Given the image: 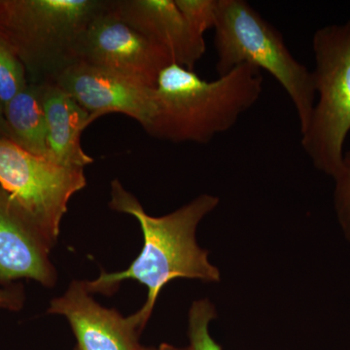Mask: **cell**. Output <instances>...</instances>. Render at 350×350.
<instances>
[{"label": "cell", "mask_w": 350, "mask_h": 350, "mask_svg": "<svg viewBox=\"0 0 350 350\" xmlns=\"http://www.w3.org/2000/svg\"><path fill=\"white\" fill-rule=\"evenodd\" d=\"M219 198L200 195L174 213L153 217L145 213L135 196L129 193L119 180L111 184L110 208L133 216L144 234L142 253L130 267L118 273L101 271L92 282H84L90 294H110L120 283L137 280L148 289L144 306L133 314L140 330L144 328L153 312L163 287L176 278L216 282L220 280L219 269L208 261V253L197 243L198 226L207 214L217 207Z\"/></svg>", "instance_id": "cell-1"}, {"label": "cell", "mask_w": 350, "mask_h": 350, "mask_svg": "<svg viewBox=\"0 0 350 350\" xmlns=\"http://www.w3.org/2000/svg\"><path fill=\"white\" fill-rule=\"evenodd\" d=\"M262 92V71L248 64L207 81L172 64L159 76L155 111L144 131L174 144H207L231 130Z\"/></svg>", "instance_id": "cell-2"}, {"label": "cell", "mask_w": 350, "mask_h": 350, "mask_svg": "<svg viewBox=\"0 0 350 350\" xmlns=\"http://www.w3.org/2000/svg\"><path fill=\"white\" fill-rule=\"evenodd\" d=\"M107 0H0V38L33 84L77 63L80 38Z\"/></svg>", "instance_id": "cell-3"}, {"label": "cell", "mask_w": 350, "mask_h": 350, "mask_svg": "<svg viewBox=\"0 0 350 350\" xmlns=\"http://www.w3.org/2000/svg\"><path fill=\"white\" fill-rule=\"evenodd\" d=\"M213 29L218 75L241 64L268 72L293 103L303 133L317 101L312 71L292 55L282 33L244 0H219Z\"/></svg>", "instance_id": "cell-4"}, {"label": "cell", "mask_w": 350, "mask_h": 350, "mask_svg": "<svg viewBox=\"0 0 350 350\" xmlns=\"http://www.w3.org/2000/svg\"><path fill=\"white\" fill-rule=\"evenodd\" d=\"M317 101L308 128L301 133L304 151L317 169L335 177L344 161L350 131V19L313 34Z\"/></svg>", "instance_id": "cell-5"}, {"label": "cell", "mask_w": 350, "mask_h": 350, "mask_svg": "<svg viewBox=\"0 0 350 350\" xmlns=\"http://www.w3.org/2000/svg\"><path fill=\"white\" fill-rule=\"evenodd\" d=\"M84 169L66 167L0 139V187L56 243L69 200L86 187Z\"/></svg>", "instance_id": "cell-6"}, {"label": "cell", "mask_w": 350, "mask_h": 350, "mask_svg": "<svg viewBox=\"0 0 350 350\" xmlns=\"http://www.w3.org/2000/svg\"><path fill=\"white\" fill-rule=\"evenodd\" d=\"M77 59L149 88H156L161 72L174 64L162 48L120 19L112 10L110 0L80 38Z\"/></svg>", "instance_id": "cell-7"}, {"label": "cell", "mask_w": 350, "mask_h": 350, "mask_svg": "<svg viewBox=\"0 0 350 350\" xmlns=\"http://www.w3.org/2000/svg\"><path fill=\"white\" fill-rule=\"evenodd\" d=\"M53 82L85 108L93 121L119 113L135 120L145 130L155 111V88L140 86L81 62L64 69Z\"/></svg>", "instance_id": "cell-8"}, {"label": "cell", "mask_w": 350, "mask_h": 350, "mask_svg": "<svg viewBox=\"0 0 350 350\" xmlns=\"http://www.w3.org/2000/svg\"><path fill=\"white\" fill-rule=\"evenodd\" d=\"M54 245L0 187V283L27 278L54 286L57 275L49 258Z\"/></svg>", "instance_id": "cell-9"}, {"label": "cell", "mask_w": 350, "mask_h": 350, "mask_svg": "<svg viewBox=\"0 0 350 350\" xmlns=\"http://www.w3.org/2000/svg\"><path fill=\"white\" fill-rule=\"evenodd\" d=\"M48 313L68 320L78 342L77 350H140V330L133 315L122 317L117 310L96 303L84 282H73L66 293L54 299Z\"/></svg>", "instance_id": "cell-10"}, {"label": "cell", "mask_w": 350, "mask_h": 350, "mask_svg": "<svg viewBox=\"0 0 350 350\" xmlns=\"http://www.w3.org/2000/svg\"><path fill=\"white\" fill-rule=\"evenodd\" d=\"M120 19L162 48L172 63L194 70L206 54L204 36L186 22L175 0H110Z\"/></svg>", "instance_id": "cell-11"}, {"label": "cell", "mask_w": 350, "mask_h": 350, "mask_svg": "<svg viewBox=\"0 0 350 350\" xmlns=\"http://www.w3.org/2000/svg\"><path fill=\"white\" fill-rule=\"evenodd\" d=\"M39 85L47 126L48 159L84 169L94 163L81 146L83 131L94 122L91 114L56 83Z\"/></svg>", "instance_id": "cell-12"}, {"label": "cell", "mask_w": 350, "mask_h": 350, "mask_svg": "<svg viewBox=\"0 0 350 350\" xmlns=\"http://www.w3.org/2000/svg\"><path fill=\"white\" fill-rule=\"evenodd\" d=\"M10 140L48 159L47 126L40 85L29 83L2 107Z\"/></svg>", "instance_id": "cell-13"}, {"label": "cell", "mask_w": 350, "mask_h": 350, "mask_svg": "<svg viewBox=\"0 0 350 350\" xmlns=\"http://www.w3.org/2000/svg\"><path fill=\"white\" fill-rule=\"evenodd\" d=\"M27 84L25 66L0 38V105L3 107Z\"/></svg>", "instance_id": "cell-14"}, {"label": "cell", "mask_w": 350, "mask_h": 350, "mask_svg": "<svg viewBox=\"0 0 350 350\" xmlns=\"http://www.w3.org/2000/svg\"><path fill=\"white\" fill-rule=\"evenodd\" d=\"M215 317V310L211 301L200 300L193 303L189 312L191 350H222L208 332L209 323Z\"/></svg>", "instance_id": "cell-15"}, {"label": "cell", "mask_w": 350, "mask_h": 350, "mask_svg": "<svg viewBox=\"0 0 350 350\" xmlns=\"http://www.w3.org/2000/svg\"><path fill=\"white\" fill-rule=\"evenodd\" d=\"M189 27L200 36L214 29L217 22L219 0H175Z\"/></svg>", "instance_id": "cell-16"}, {"label": "cell", "mask_w": 350, "mask_h": 350, "mask_svg": "<svg viewBox=\"0 0 350 350\" xmlns=\"http://www.w3.org/2000/svg\"><path fill=\"white\" fill-rule=\"evenodd\" d=\"M337 180L336 202L342 221L350 227V151L344 156L342 167L335 176Z\"/></svg>", "instance_id": "cell-17"}, {"label": "cell", "mask_w": 350, "mask_h": 350, "mask_svg": "<svg viewBox=\"0 0 350 350\" xmlns=\"http://www.w3.org/2000/svg\"><path fill=\"white\" fill-rule=\"evenodd\" d=\"M24 303L22 290L19 288L0 287V306L2 310H18Z\"/></svg>", "instance_id": "cell-18"}, {"label": "cell", "mask_w": 350, "mask_h": 350, "mask_svg": "<svg viewBox=\"0 0 350 350\" xmlns=\"http://www.w3.org/2000/svg\"><path fill=\"white\" fill-rule=\"evenodd\" d=\"M0 139H8L10 140V133H9L8 126L4 119L3 116V108L0 105Z\"/></svg>", "instance_id": "cell-19"}, {"label": "cell", "mask_w": 350, "mask_h": 350, "mask_svg": "<svg viewBox=\"0 0 350 350\" xmlns=\"http://www.w3.org/2000/svg\"><path fill=\"white\" fill-rule=\"evenodd\" d=\"M140 350H191L190 347L187 349H178V347H172L170 345H161L159 347H142Z\"/></svg>", "instance_id": "cell-20"}, {"label": "cell", "mask_w": 350, "mask_h": 350, "mask_svg": "<svg viewBox=\"0 0 350 350\" xmlns=\"http://www.w3.org/2000/svg\"><path fill=\"white\" fill-rule=\"evenodd\" d=\"M0 310H1V306H0Z\"/></svg>", "instance_id": "cell-21"}]
</instances>
